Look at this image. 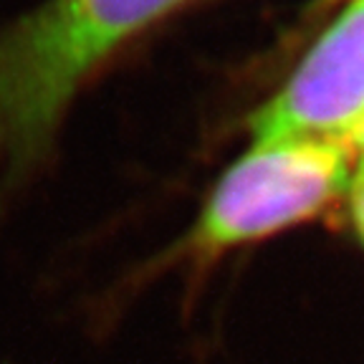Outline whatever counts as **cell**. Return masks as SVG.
I'll list each match as a JSON object with an SVG mask.
<instances>
[{
  "label": "cell",
  "mask_w": 364,
  "mask_h": 364,
  "mask_svg": "<svg viewBox=\"0 0 364 364\" xmlns=\"http://www.w3.org/2000/svg\"><path fill=\"white\" fill-rule=\"evenodd\" d=\"M182 3L188 0H46L0 31V182L33 170L81 84Z\"/></svg>",
  "instance_id": "obj_1"
},
{
  "label": "cell",
  "mask_w": 364,
  "mask_h": 364,
  "mask_svg": "<svg viewBox=\"0 0 364 364\" xmlns=\"http://www.w3.org/2000/svg\"><path fill=\"white\" fill-rule=\"evenodd\" d=\"M352 175L349 144H253L215 182L182 250L215 258L314 220L347 193Z\"/></svg>",
  "instance_id": "obj_2"
},
{
  "label": "cell",
  "mask_w": 364,
  "mask_h": 364,
  "mask_svg": "<svg viewBox=\"0 0 364 364\" xmlns=\"http://www.w3.org/2000/svg\"><path fill=\"white\" fill-rule=\"evenodd\" d=\"M364 129V0H352L284 89L250 117L256 144H349Z\"/></svg>",
  "instance_id": "obj_3"
},
{
  "label": "cell",
  "mask_w": 364,
  "mask_h": 364,
  "mask_svg": "<svg viewBox=\"0 0 364 364\" xmlns=\"http://www.w3.org/2000/svg\"><path fill=\"white\" fill-rule=\"evenodd\" d=\"M349 208H352V220L357 228L359 240L364 243V152L359 157V165L352 175V185H349Z\"/></svg>",
  "instance_id": "obj_4"
},
{
  "label": "cell",
  "mask_w": 364,
  "mask_h": 364,
  "mask_svg": "<svg viewBox=\"0 0 364 364\" xmlns=\"http://www.w3.org/2000/svg\"><path fill=\"white\" fill-rule=\"evenodd\" d=\"M352 149H359V152H364V129L352 139Z\"/></svg>",
  "instance_id": "obj_5"
}]
</instances>
